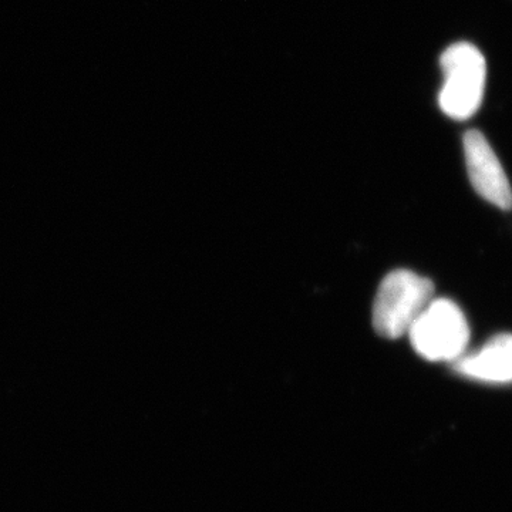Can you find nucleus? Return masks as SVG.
<instances>
[{
    "instance_id": "f257e3e1",
    "label": "nucleus",
    "mask_w": 512,
    "mask_h": 512,
    "mask_svg": "<svg viewBox=\"0 0 512 512\" xmlns=\"http://www.w3.org/2000/svg\"><path fill=\"white\" fill-rule=\"evenodd\" d=\"M444 82L439 106L450 119L464 121L473 117L483 103L487 63L483 53L471 43H454L440 59Z\"/></svg>"
},
{
    "instance_id": "f03ea898",
    "label": "nucleus",
    "mask_w": 512,
    "mask_h": 512,
    "mask_svg": "<svg viewBox=\"0 0 512 512\" xmlns=\"http://www.w3.org/2000/svg\"><path fill=\"white\" fill-rule=\"evenodd\" d=\"M430 279L406 269L390 272L383 279L373 305V326L384 339H399L409 333L414 320L433 301Z\"/></svg>"
},
{
    "instance_id": "7ed1b4c3",
    "label": "nucleus",
    "mask_w": 512,
    "mask_h": 512,
    "mask_svg": "<svg viewBox=\"0 0 512 512\" xmlns=\"http://www.w3.org/2000/svg\"><path fill=\"white\" fill-rule=\"evenodd\" d=\"M417 355L429 362L454 363L467 352L470 326L450 299H433L407 333Z\"/></svg>"
},
{
    "instance_id": "20e7f679",
    "label": "nucleus",
    "mask_w": 512,
    "mask_h": 512,
    "mask_svg": "<svg viewBox=\"0 0 512 512\" xmlns=\"http://www.w3.org/2000/svg\"><path fill=\"white\" fill-rule=\"evenodd\" d=\"M464 154L468 177L485 201L504 211L512 210V188L503 165L481 131L464 134Z\"/></svg>"
},
{
    "instance_id": "39448f33",
    "label": "nucleus",
    "mask_w": 512,
    "mask_h": 512,
    "mask_svg": "<svg viewBox=\"0 0 512 512\" xmlns=\"http://www.w3.org/2000/svg\"><path fill=\"white\" fill-rule=\"evenodd\" d=\"M458 375L487 384L512 383V335L494 336L476 352L464 353L451 363Z\"/></svg>"
}]
</instances>
